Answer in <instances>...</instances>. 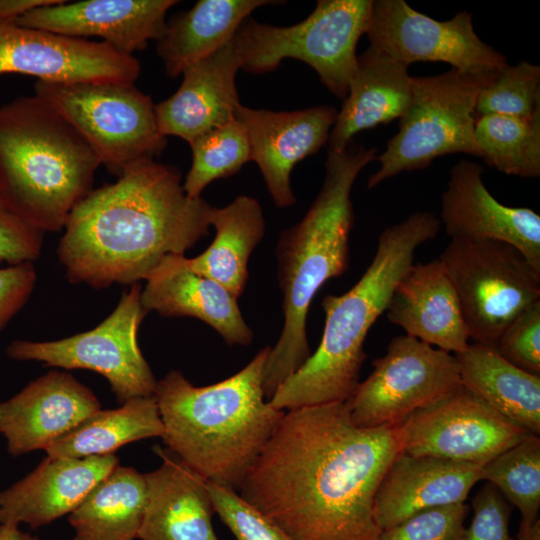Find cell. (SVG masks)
<instances>
[{
    "mask_svg": "<svg viewBox=\"0 0 540 540\" xmlns=\"http://www.w3.org/2000/svg\"><path fill=\"white\" fill-rule=\"evenodd\" d=\"M401 423L360 428L345 402L285 411L239 495L293 540H377L378 487Z\"/></svg>",
    "mask_w": 540,
    "mask_h": 540,
    "instance_id": "6da1fadb",
    "label": "cell"
},
{
    "mask_svg": "<svg viewBox=\"0 0 540 540\" xmlns=\"http://www.w3.org/2000/svg\"><path fill=\"white\" fill-rule=\"evenodd\" d=\"M117 178L91 190L67 218L57 254L70 283H138L209 234L213 206L187 196L176 167L144 160Z\"/></svg>",
    "mask_w": 540,
    "mask_h": 540,
    "instance_id": "7a4b0ae2",
    "label": "cell"
},
{
    "mask_svg": "<svg viewBox=\"0 0 540 540\" xmlns=\"http://www.w3.org/2000/svg\"><path fill=\"white\" fill-rule=\"evenodd\" d=\"M270 349L264 347L239 372L208 386H194L177 370L157 381L161 438L207 481L238 491L285 413L264 394Z\"/></svg>",
    "mask_w": 540,
    "mask_h": 540,
    "instance_id": "3957f363",
    "label": "cell"
},
{
    "mask_svg": "<svg viewBox=\"0 0 540 540\" xmlns=\"http://www.w3.org/2000/svg\"><path fill=\"white\" fill-rule=\"evenodd\" d=\"M376 157L375 148L359 144L350 143L341 152L328 151L318 195L305 216L279 236L277 277L283 294L284 323L264 367L267 400L311 355L308 311L320 288L348 268L354 223L352 187L361 170Z\"/></svg>",
    "mask_w": 540,
    "mask_h": 540,
    "instance_id": "277c9868",
    "label": "cell"
},
{
    "mask_svg": "<svg viewBox=\"0 0 540 540\" xmlns=\"http://www.w3.org/2000/svg\"><path fill=\"white\" fill-rule=\"evenodd\" d=\"M440 226L434 213L419 211L382 231L374 257L358 282L342 295L323 298L320 344L268 400L274 408L288 411L351 397L359 384L370 328L386 312L396 286L414 264L416 249L434 239Z\"/></svg>",
    "mask_w": 540,
    "mask_h": 540,
    "instance_id": "5b68a950",
    "label": "cell"
},
{
    "mask_svg": "<svg viewBox=\"0 0 540 540\" xmlns=\"http://www.w3.org/2000/svg\"><path fill=\"white\" fill-rule=\"evenodd\" d=\"M100 165L83 136L37 95L0 107V199L34 227L63 229Z\"/></svg>",
    "mask_w": 540,
    "mask_h": 540,
    "instance_id": "8992f818",
    "label": "cell"
},
{
    "mask_svg": "<svg viewBox=\"0 0 540 540\" xmlns=\"http://www.w3.org/2000/svg\"><path fill=\"white\" fill-rule=\"evenodd\" d=\"M372 4L373 0H319L307 18L286 27L248 17L233 39L240 68L262 74L278 68L283 59L294 58L313 68L329 92L344 100Z\"/></svg>",
    "mask_w": 540,
    "mask_h": 540,
    "instance_id": "52a82bcc",
    "label": "cell"
},
{
    "mask_svg": "<svg viewBox=\"0 0 540 540\" xmlns=\"http://www.w3.org/2000/svg\"><path fill=\"white\" fill-rule=\"evenodd\" d=\"M496 74L451 68L438 75L413 77L411 102L399 119L397 133L376 157L380 167L369 177L368 188L401 172L424 169L447 154L481 158L475 139V108L480 92Z\"/></svg>",
    "mask_w": 540,
    "mask_h": 540,
    "instance_id": "ba28073f",
    "label": "cell"
},
{
    "mask_svg": "<svg viewBox=\"0 0 540 540\" xmlns=\"http://www.w3.org/2000/svg\"><path fill=\"white\" fill-rule=\"evenodd\" d=\"M35 95L60 113L117 177L138 162L155 159L167 145L155 104L134 84L37 80Z\"/></svg>",
    "mask_w": 540,
    "mask_h": 540,
    "instance_id": "9c48e42d",
    "label": "cell"
},
{
    "mask_svg": "<svg viewBox=\"0 0 540 540\" xmlns=\"http://www.w3.org/2000/svg\"><path fill=\"white\" fill-rule=\"evenodd\" d=\"M439 259L458 295L472 343L495 349L512 320L540 300V272L512 245L451 239Z\"/></svg>",
    "mask_w": 540,
    "mask_h": 540,
    "instance_id": "30bf717a",
    "label": "cell"
},
{
    "mask_svg": "<svg viewBox=\"0 0 540 540\" xmlns=\"http://www.w3.org/2000/svg\"><path fill=\"white\" fill-rule=\"evenodd\" d=\"M139 283L130 285L113 312L95 328L55 341L15 340L7 355L46 366L88 369L104 376L118 403L154 396L157 381L138 345L137 333L147 314Z\"/></svg>",
    "mask_w": 540,
    "mask_h": 540,
    "instance_id": "8fae6325",
    "label": "cell"
},
{
    "mask_svg": "<svg viewBox=\"0 0 540 540\" xmlns=\"http://www.w3.org/2000/svg\"><path fill=\"white\" fill-rule=\"evenodd\" d=\"M372 365L346 401L352 423L360 428L402 423L461 385L455 355L406 334L393 338Z\"/></svg>",
    "mask_w": 540,
    "mask_h": 540,
    "instance_id": "7c38bea8",
    "label": "cell"
},
{
    "mask_svg": "<svg viewBox=\"0 0 540 540\" xmlns=\"http://www.w3.org/2000/svg\"><path fill=\"white\" fill-rule=\"evenodd\" d=\"M403 452L485 465L531 434L460 385L401 423Z\"/></svg>",
    "mask_w": 540,
    "mask_h": 540,
    "instance_id": "4fadbf2b",
    "label": "cell"
},
{
    "mask_svg": "<svg viewBox=\"0 0 540 540\" xmlns=\"http://www.w3.org/2000/svg\"><path fill=\"white\" fill-rule=\"evenodd\" d=\"M365 34L370 47L408 65L445 62L470 74H493L507 65L505 56L476 34L467 11L438 21L404 0H376Z\"/></svg>",
    "mask_w": 540,
    "mask_h": 540,
    "instance_id": "5bb4252c",
    "label": "cell"
},
{
    "mask_svg": "<svg viewBox=\"0 0 540 540\" xmlns=\"http://www.w3.org/2000/svg\"><path fill=\"white\" fill-rule=\"evenodd\" d=\"M140 71L134 55L121 53L103 41L0 22V74L19 73L59 83L134 84Z\"/></svg>",
    "mask_w": 540,
    "mask_h": 540,
    "instance_id": "9a60e30c",
    "label": "cell"
},
{
    "mask_svg": "<svg viewBox=\"0 0 540 540\" xmlns=\"http://www.w3.org/2000/svg\"><path fill=\"white\" fill-rule=\"evenodd\" d=\"M484 168L460 160L441 197L440 223L450 239L492 240L515 247L540 272V216L500 203L486 188Z\"/></svg>",
    "mask_w": 540,
    "mask_h": 540,
    "instance_id": "2e32d148",
    "label": "cell"
},
{
    "mask_svg": "<svg viewBox=\"0 0 540 540\" xmlns=\"http://www.w3.org/2000/svg\"><path fill=\"white\" fill-rule=\"evenodd\" d=\"M338 110L320 105L306 109L271 111L239 105L235 118L244 126L251 161L260 169L276 206L296 203L290 174L295 165L317 153L327 142Z\"/></svg>",
    "mask_w": 540,
    "mask_h": 540,
    "instance_id": "e0dca14e",
    "label": "cell"
},
{
    "mask_svg": "<svg viewBox=\"0 0 540 540\" xmlns=\"http://www.w3.org/2000/svg\"><path fill=\"white\" fill-rule=\"evenodd\" d=\"M100 409L90 388L69 373L52 370L0 401V434L12 456L45 450Z\"/></svg>",
    "mask_w": 540,
    "mask_h": 540,
    "instance_id": "ac0fdd59",
    "label": "cell"
},
{
    "mask_svg": "<svg viewBox=\"0 0 540 540\" xmlns=\"http://www.w3.org/2000/svg\"><path fill=\"white\" fill-rule=\"evenodd\" d=\"M176 0H85L35 8L15 23L73 38L100 37L121 53L133 55L166 29V14Z\"/></svg>",
    "mask_w": 540,
    "mask_h": 540,
    "instance_id": "d6986e66",
    "label": "cell"
},
{
    "mask_svg": "<svg viewBox=\"0 0 540 540\" xmlns=\"http://www.w3.org/2000/svg\"><path fill=\"white\" fill-rule=\"evenodd\" d=\"M115 454L86 458L49 457L0 492V524L32 529L69 515L117 465Z\"/></svg>",
    "mask_w": 540,
    "mask_h": 540,
    "instance_id": "ffe728a7",
    "label": "cell"
},
{
    "mask_svg": "<svg viewBox=\"0 0 540 540\" xmlns=\"http://www.w3.org/2000/svg\"><path fill=\"white\" fill-rule=\"evenodd\" d=\"M484 465L402 452L385 473L374 499L381 530L435 507L464 503Z\"/></svg>",
    "mask_w": 540,
    "mask_h": 540,
    "instance_id": "44dd1931",
    "label": "cell"
},
{
    "mask_svg": "<svg viewBox=\"0 0 540 540\" xmlns=\"http://www.w3.org/2000/svg\"><path fill=\"white\" fill-rule=\"evenodd\" d=\"M239 69L233 40L212 56L186 68L178 90L155 105L160 133L191 143L235 119L240 105L236 88Z\"/></svg>",
    "mask_w": 540,
    "mask_h": 540,
    "instance_id": "7402d4cb",
    "label": "cell"
},
{
    "mask_svg": "<svg viewBox=\"0 0 540 540\" xmlns=\"http://www.w3.org/2000/svg\"><path fill=\"white\" fill-rule=\"evenodd\" d=\"M161 465L144 473L147 501L140 540H219L207 480L180 457L160 446Z\"/></svg>",
    "mask_w": 540,
    "mask_h": 540,
    "instance_id": "603a6c76",
    "label": "cell"
},
{
    "mask_svg": "<svg viewBox=\"0 0 540 540\" xmlns=\"http://www.w3.org/2000/svg\"><path fill=\"white\" fill-rule=\"evenodd\" d=\"M390 323L446 352L469 345L456 290L440 259L413 264L396 286L386 309Z\"/></svg>",
    "mask_w": 540,
    "mask_h": 540,
    "instance_id": "cb8c5ba5",
    "label": "cell"
},
{
    "mask_svg": "<svg viewBox=\"0 0 540 540\" xmlns=\"http://www.w3.org/2000/svg\"><path fill=\"white\" fill-rule=\"evenodd\" d=\"M183 256H166L146 279L141 291L144 310L164 317H193L212 327L229 346L249 345L254 334L242 316L238 297L188 270Z\"/></svg>",
    "mask_w": 540,
    "mask_h": 540,
    "instance_id": "d4e9b609",
    "label": "cell"
},
{
    "mask_svg": "<svg viewBox=\"0 0 540 540\" xmlns=\"http://www.w3.org/2000/svg\"><path fill=\"white\" fill-rule=\"evenodd\" d=\"M409 65L368 47L357 67L328 139V151L341 152L358 132L400 119L412 97Z\"/></svg>",
    "mask_w": 540,
    "mask_h": 540,
    "instance_id": "484cf974",
    "label": "cell"
},
{
    "mask_svg": "<svg viewBox=\"0 0 540 540\" xmlns=\"http://www.w3.org/2000/svg\"><path fill=\"white\" fill-rule=\"evenodd\" d=\"M271 0H200L167 22L157 41V54L166 74L176 78L189 66L230 43L253 10Z\"/></svg>",
    "mask_w": 540,
    "mask_h": 540,
    "instance_id": "4316f807",
    "label": "cell"
},
{
    "mask_svg": "<svg viewBox=\"0 0 540 540\" xmlns=\"http://www.w3.org/2000/svg\"><path fill=\"white\" fill-rule=\"evenodd\" d=\"M461 385L494 410L540 434V374L524 371L490 347L472 343L455 354Z\"/></svg>",
    "mask_w": 540,
    "mask_h": 540,
    "instance_id": "83f0119b",
    "label": "cell"
},
{
    "mask_svg": "<svg viewBox=\"0 0 540 540\" xmlns=\"http://www.w3.org/2000/svg\"><path fill=\"white\" fill-rule=\"evenodd\" d=\"M211 225L216 235L200 255L182 257L184 266L210 278L239 298L248 280V261L265 233V219L257 199L237 196L228 205L213 207Z\"/></svg>",
    "mask_w": 540,
    "mask_h": 540,
    "instance_id": "f1b7e54d",
    "label": "cell"
},
{
    "mask_svg": "<svg viewBox=\"0 0 540 540\" xmlns=\"http://www.w3.org/2000/svg\"><path fill=\"white\" fill-rule=\"evenodd\" d=\"M146 501L144 474L118 464L69 514L72 540H137Z\"/></svg>",
    "mask_w": 540,
    "mask_h": 540,
    "instance_id": "f546056e",
    "label": "cell"
},
{
    "mask_svg": "<svg viewBox=\"0 0 540 540\" xmlns=\"http://www.w3.org/2000/svg\"><path fill=\"white\" fill-rule=\"evenodd\" d=\"M163 431L155 397H135L118 408L98 410L51 443L45 452L49 457L104 456L131 442L162 437Z\"/></svg>",
    "mask_w": 540,
    "mask_h": 540,
    "instance_id": "4dcf8cb0",
    "label": "cell"
},
{
    "mask_svg": "<svg viewBox=\"0 0 540 540\" xmlns=\"http://www.w3.org/2000/svg\"><path fill=\"white\" fill-rule=\"evenodd\" d=\"M475 139L488 166L523 178L540 175V117H477Z\"/></svg>",
    "mask_w": 540,
    "mask_h": 540,
    "instance_id": "1f68e13d",
    "label": "cell"
},
{
    "mask_svg": "<svg viewBox=\"0 0 540 540\" xmlns=\"http://www.w3.org/2000/svg\"><path fill=\"white\" fill-rule=\"evenodd\" d=\"M481 480L495 486L504 498L518 508V532L529 530L539 520L540 438L530 435L485 464Z\"/></svg>",
    "mask_w": 540,
    "mask_h": 540,
    "instance_id": "d6a6232c",
    "label": "cell"
},
{
    "mask_svg": "<svg viewBox=\"0 0 540 540\" xmlns=\"http://www.w3.org/2000/svg\"><path fill=\"white\" fill-rule=\"evenodd\" d=\"M192 164L183 188L190 198L201 197L212 181L237 173L251 161V147L244 126L235 118L189 143Z\"/></svg>",
    "mask_w": 540,
    "mask_h": 540,
    "instance_id": "836d02e7",
    "label": "cell"
},
{
    "mask_svg": "<svg viewBox=\"0 0 540 540\" xmlns=\"http://www.w3.org/2000/svg\"><path fill=\"white\" fill-rule=\"evenodd\" d=\"M475 114L540 117V66L526 61L507 64L480 92Z\"/></svg>",
    "mask_w": 540,
    "mask_h": 540,
    "instance_id": "e575fe53",
    "label": "cell"
},
{
    "mask_svg": "<svg viewBox=\"0 0 540 540\" xmlns=\"http://www.w3.org/2000/svg\"><path fill=\"white\" fill-rule=\"evenodd\" d=\"M214 513L236 540H293L268 517L246 502L238 491L207 482Z\"/></svg>",
    "mask_w": 540,
    "mask_h": 540,
    "instance_id": "d590c367",
    "label": "cell"
},
{
    "mask_svg": "<svg viewBox=\"0 0 540 540\" xmlns=\"http://www.w3.org/2000/svg\"><path fill=\"white\" fill-rule=\"evenodd\" d=\"M468 512L465 502L427 509L383 529L377 540H457Z\"/></svg>",
    "mask_w": 540,
    "mask_h": 540,
    "instance_id": "8d00e7d4",
    "label": "cell"
},
{
    "mask_svg": "<svg viewBox=\"0 0 540 540\" xmlns=\"http://www.w3.org/2000/svg\"><path fill=\"white\" fill-rule=\"evenodd\" d=\"M495 350L516 367L540 374V300L512 320L501 334Z\"/></svg>",
    "mask_w": 540,
    "mask_h": 540,
    "instance_id": "74e56055",
    "label": "cell"
},
{
    "mask_svg": "<svg viewBox=\"0 0 540 540\" xmlns=\"http://www.w3.org/2000/svg\"><path fill=\"white\" fill-rule=\"evenodd\" d=\"M473 518L457 540H515L509 533L511 506L490 483H486L472 500Z\"/></svg>",
    "mask_w": 540,
    "mask_h": 540,
    "instance_id": "f35d334b",
    "label": "cell"
},
{
    "mask_svg": "<svg viewBox=\"0 0 540 540\" xmlns=\"http://www.w3.org/2000/svg\"><path fill=\"white\" fill-rule=\"evenodd\" d=\"M43 233L0 199V261L10 265L32 263L41 254Z\"/></svg>",
    "mask_w": 540,
    "mask_h": 540,
    "instance_id": "ab89813d",
    "label": "cell"
},
{
    "mask_svg": "<svg viewBox=\"0 0 540 540\" xmlns=\"http://www.w3.org/2000/svg\"><path fill=\"white\" fill-rule=\"evenodd\" d=\"M36 280L31 262L0 268V332L26 304Z\"/></svg>",
    "mask_w": 540,
    "mask_h": 540,
    "instance_id": "60d3db41",
    "label": "cell"
},
{
    "mask_svg": "<svg viewBox=\"0 0 540 540\" xmlns=\"http://www.w3.org/2000/svg\"><path fill=\"white\" fill-rule=\"evenodd\" d=\"M64 0H0V22H15L27 12L43 6L55 5Z\"/></svg>",
    "mask_w": 540,
    "mask_h": 540,
    "instance_id": "b9f144b4",
    "label": "cell"
},
{
    "mask_svg": "<svg viewBox=\"0 0 540 540\" xmlns=\"http://www.w3.org/2000/svg\"><path fill=\"white\" fill-rule=\"evenodd\" d=\"M0 540H40L37 536H32L21 531L18 525L0 524Z\"/></svg>",
    "mask_w": 540,
    "mask_h": 540,
    "instance_id": "7bdbcfd3",
    "label": "cell"
},
{
    "mask_svg": "<svg viewBox=\"0 0 540 540\" xmlns=\"http://www.w3.org/2000/svg\"><path fill=\"white\" fill-rule=\"evenodd\" d=\"M515 540H540V520L525 532H518Z\"/></svg>",
    "mask_w": 540,
    "mask_h": 540,
    "instance_id": "ee69618b",
    "label": "cell"
}]
</instances>
